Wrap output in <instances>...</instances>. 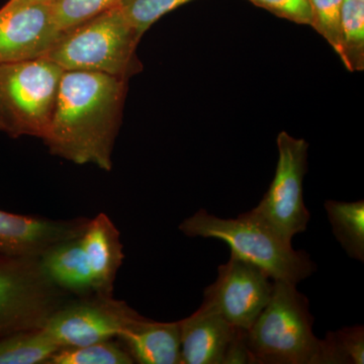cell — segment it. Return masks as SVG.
<instances>
[{"instance_id": "6da1fadb", "label": "cell", "mask_w": 364, "mask_h": 364, "mask_svg": "<svg viewBox=\"0 0 364 364\" xmlns=\"http://www.w3.org/2000/svg\"><path fill=\"white\" fill-rule=\"evenodd\" d=\"M128 81L97 72L64 71L51 124L43 140L50 153L111 171Z\"/></svg>"}, {"instance_id": "7a4b0ae2", "label": "cell", "mask_w": 364, "mask_h": 364, "mask_svg": "<svg viewBox=\"0 0 364 364\" xmlns=\"http://www.w3.org/2000/svg\"><path fill=\"white\" fill-rule=\"evenodd\" d=\"M181 233L191 238H212L225 242L231 255L260 268L274 282L298 284L317 269L305 251L294 250L261 222L250 210L236 219H221L200 210L179 225Z\"/></svg>"}, {"instance_id": "3957f363", "label": "cell", "mask_w": 364, "mask_h": 364, "mask_svg": "<svg viewBox=\"0 0 364 364\" xmlns=\"http://www.w3.org/2000/svg\"><path fill=\"white\" fill-rule=\"evenodd\" d=\"M309 306L296 284L273 282L267 305L244 331L251 364H318L321 339Z\"/></svg>"}, {"instance_id": "277c9868", "label": "cell", "mask_w": 364, "mask_h": 364, "mask_svg": "<svg viewBox=\"0 0 364 364\" xmlns=\"http://www.w3.org/2000/svg\"><path fill=\"white\" fill-rule=\"evenodd\" d=\"M141 39L116 6L64 32L46 58L64 71L97 72L129 80L143 68L136 56Z\"/></svg>"}, {"instance_id": "5b68a950", "label": "cell", "mask_w": 364, "mask_h": 364, "mask_svg": "<svg viewBox=\"0 0 364 364\" xmlns=\"http://www.w3.org/2000/svg\"><path fill=\"white\" fill-rule=\"evenodd\" d=\"M64 70L46 57L0 65V132L44 140Z\"/></svg>"}, {"instance_id": "8992f818", "label": "cell", "mask_w": 364, "mask_h": 364, "mask_svg": "<svg viewBox=\"0 0 364 364\" xmlns=\"http://www.w3.org/2000/svg\"><path fill=\"white\" fill-rule=\"evenodd\" d=\"M66 296L48 277L40 257L0 256V339L43 328Z\"/></svg>"}, {"instance_id": "52a82bcc", "label": "cell", "mask_w": 364, "mask_h": 364, "mask_svg": "<svg viewBox=\"0 0 364 364\" xmlns=\"http://www.w3.org/2000/svg\"><path fill=\"white\" fill-rule=\"evenodd\" d=\"M308 143L287 132L277 136L279 161L274 178L262 200L250 210L284 241L306 230L311 214L304 200Z\"/></svg>"}, {"instance_id": "ba28073f", "label": "cell", "mask_w": 364, "mask_h": 364, "mask_svg": "<svg viewBox=\"0 0 364 364\" xmlns=\"http://www.w3.org/2000/svg\"><path fill=\"white\" fill-rule=\"evenodd\" d=\"M274 280L260 268L231 255L218 268V277L203 294L202 305L246 331L272 296Z\"/></svg>"}, {"instance_id": "9c48e42d", "label": "cell", "mask_w": 364, "mask_h": 364, "mask_svg": "<svg viewBox=\"0 0 364 364\" xmlns=\"http://www.w3.org/2000/svg\"><path fill=\"white\" fill-rule=\"evenodd\" d=\"M133 311L114 296L66 301L48 318L43 329L60 348L85 346L117 337Z\"/></svg>"}, {"instance_id": "30bf717a", "label": "cell", "mask_w": 364, "mask_h": 364, "mask_svg": "<svg viewBox=\"0 0 364 364\" xmlns=\"http://www.w3.org/2000/svg\"><path fill=\"white\" fill-rule=\"evenodd\" d=\"M181 364H251L244 331L203 305L178 321Z\"/></svg>"}, {"instance_id": "8fae6325", "label": "cell", "mask_w": 364, "mask_h": 364, "mask_svg": "<svg viewBox=\"0 0 364 364\" xmlns=\"http://www.w3.org/2000/svg\"><path fill=\"white\" fill-rule=\"evenodd\" d=\"M63 33L50 4H11L0 9V65L46 57Z\"/></svg>"}, {"instance_id": "7c38bea8", "label": "cell", "mask_w": 364, "mask_h": 364, "mask_svg": "<svg viewBox=\"0 0 364 364\" xmlns=\"http://www.w3.org/2000/svg\"><path fill=\"white\" fill-rule=\"evenodd\" d=\"M88 221H57L0 210V256L40 257L52 246L82 236Z\"/></svg>"}, {"instance_id": "4fadbf2b", "label": "cell", "mask_w": 364, "mask_h": 364, "mask_svg": "<svg viewBox=\"0 0 364 364\" xmlns=\"http://www.w3.org/2000/svg\"><path fill=\"white\" fill-rule=\"evenodd\" d=\"M117 337L134 363L181 364L179 322H156L133 311Z\"/></svg>"}, {"instance_id": "5bb4252c", "label": "cell", "mask_w": 364, "mask_h": 364, "mask_svg": "<svg viewBox=\"0 0 364 364\" xmlns=\"http://www.w3.org/2000/svg\"><path fill=\"white\" fill-rule=\"evenodd\" d=\"M81 241L91 272L92 291L97 296L112 298L117 273L124 258L119 230L109 215L102 213L88 221Z\"/></svg>"}, {"instance_id": "9a60e30c", "label": "cell", "mask_w": 364, "mask_h": 364, "mask_svg": "<svg viewBox=\"0 0 364 364\" xmlns=\"http://www.w3.org/2000/svg\"><path fill=\"white\" fill-rule=\"evenodd\" d=\"M41 264L50 279L67 293L92 291V279L81 237L61 242L40 256Z\"/></svg>"}, {"instance_id": "2e32d148", "label": "cell", "mask_w": 364, "mask_h": 364, "mask_svg": "<svg viewBox=\"0 0 364 364\" xmlns=\"http://www.w3.org/2000/svg\"><path fill=\"white\" fill-rule=\"evenodd\" d=\"M324 208L332 232L345 252L364 261V200L346 203L326 200Z\"/></svg>"}, {"instance_id": "e0dca14e", "label": "cell", "mask_w": 364, "mask_h": 364, "mask_svg": "<svg viewBox=\"0 0 364 364\" xmlns=\"http://www.w3.org/2000/svg\"><path fill=\"white\" fill-rule=\"evenodd\" d=\"M59 349L43 328L14 333L0 339V364H46Z\"/></svg>"}, {"instance_id": "ac0fdd59", "label": "cell", "mask_w": 364, "mask_h": 364, "mask_svg": "<svg viewBox=\"0 0 364 364\" xmlns=\"http://www.w3.org/2000/svg\"><path fill=\"white\" fill-rule=\"evenodd\" d=\"M340 58L350 71L364 68V1L344 0L340 23Z\"/></svg>"}, {"instance_id": "d6986e66", "label": "cell", "mask_w": 364, "mask_h": 364, "mask_svg": "<svg viewBox=\"0 0 364 364\" xmlns=\"http://www.w3.org/2000/svg\"><path fill=\"white\" fill-rule=\"evenodd\" d=\"M363 326L344 327L321 339L318 364H363Z\"/></svg>"}, {"instance_id": "ffe728a7", "label": "cell", "mask_w": 364, "mask_h": 364, "mask_svg": "<svg viewBox=\"0 0 364 364\" xmlns=\"http://www.w3.org/2000/svg\"><path fill=\"white\" fill-rule=\"evenodd\" d=\"M132 358L126 348L111 340L97 342L79 347L59 349L46 364H132Z\"/></svg>"}, {"instance_id": "44dd1931", "label": "cell", "mask_w": 364, "mask_h": 364, "mask_svg": "<svg viewBox=\"0 0 364 364\" xmlns=\"http://www.w3.org/2000/svg\"><path fill=\"white\" fill-rule=\"evenodd\" d=\"M123 0H59L53 4V16L62 33L98 14L119 6Z\"/></svg>"}, {"instance_id": "7402d4cb", "label": "cell", "mask_w": 364, "mask_h": 364, "mask_svg": "<svg viewBox=\"0 0 364 364\" xmlns=\"http://www.w3.org/2000/svg\"><path fill=\"white\" fill-rule=\"evenodd\" d=\"M189 1L191 0H123L119 6L136 32L143 37L163 16Z\"/></svg>"}, {"instance_id": "603a6c76", "label": "cell", "mask_w": 364, "mask_h": 364, "mask_svg": "<svg viewBox=\"0 0 364 364\" xmlns=\"http://www.w3.org/2000/svg\"><path fill=\"white\" fill-rule=\"evenodd\" d=\"M344 0H310L312 11L311 26L332 46L335 52L340 51V23Z\"/></svg>"}, {"instance_id": "cb8c5ba5", "label": "cell", "mask_w": 364, "mask_h": 364, "mask_svg": "<svg viewBox=\"0 0 364 364\" xmlns=\"http://www.w3.org/2000/svg\"><path fill=\"white\" fill-rule=\"evenodd\" d=\"M255 6L263 7L279 18L299 25L311 26L312 11L310 0H249Z\"/></svg>"}, {"instance_id": "d4e9b609", "label": "cell", "mask_w": 364, "mask_h": 364, "mask_svg": "<svg viewBox=\"0 0 364 364\" xmlns=\"http://www.w3.org/2000/svg\"><path fill=\"white\" fill-rule=\"evenodd\" d=\"M59 0H9V4H50V6H53V4L58 2Z\"/></svg>"}, {"instance_id": "484cf974", "label": "cell", "mask_w": 364, "mask_h": 364, "mask_svg": "<svg viewBox=\"0 0 364 364\" xmlns=\"http://www.w3.org/2000/svg\"><path fill=\"white\" fill-rule=\"evenodd\" d=\"M360 1H364V0H360Z\"/></svg>"}]
</instances>
